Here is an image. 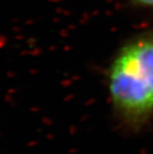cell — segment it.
<instances>
[{"label": "cell", "mask_w": 153, "mask_h": 154, "mask_svg": "<svg viewBox=\"0 0 153 154\" xmlns=\"http://www.w3.org/2000/svg\"><path fill=\"white\" fill-rule=\"evenodd\" d=\"M106 81L110 104L120 127L131 133L144 129L153 118V32L120 48Z\"/></svg>", "instance_id": "6da1fadb"}, {"label": "cell", "mask_w": 153, "mask_h": 154, "mask_svg": "<svg viewBox=\"0 0 153 154\" xmlns=\"http://www.w3.org/2000/svg\"><path fill=\"white\" fill-rule=\"evenodd\" d=\"M133 1L138 5H141V6L153 7V0H133Z\"/></svg>", "instance_id": "7a4b0ae2"}]
</instances>
